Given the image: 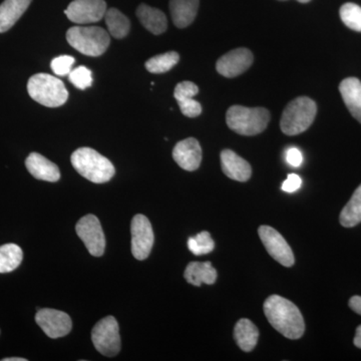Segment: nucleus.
<instances>
[{
    "label": "nucleus",
    "mask_w": 361,
    "mask_h": 361,
    "mask_svg": "<svg viewBox=\"0 0 361 361\" xmlns=\"http://www.w3.org/2000/svg\"><path fill=\"white\" fill-rule=\"evenodd\" d=\"M339 221L345 228L355 227L361 223V185L355 190L348 203L342 209Z\"/></svg>",
    "instance_id": "nucleus-24"
},
{
    "label": "nucleus",
    "mask_w": 361,
    "mask_h": 361,
    "mask_svg": "<svg viewBox=\"0 0 361 361\" xmlns=\"http://www.w3.org/2000/svg\"><path fill=\"white\" fill-rule=\"evenodd\" d=\"M27 92L33 101L47 108H59L68 99L65 84L49 73L32 75L28 80Z\"/></svg>",
    "instance_id": "nucleus-3"
},
{
    "label": "nucleus",
    "mask_w": 361,
    "mask_h": 361,
    "mask_svg": "<svg viewBox=\"0 0 361 361\" xmlns=\"http://www.w3.org/2000/svg\"><path fill=\"white\" fill-rule=\"evenodd\" d=\"M281 1H285V0H281ZM297 1L300 2V4H307V2L311 1V0H297Z\"/></svg>",
    "instance_id": "nucleus-38"
},
{
    "label": "nucleus",
    "mask_w": 361,
    "mask_h": 361,
    "mask_svg": "<svg viewBox=\"0 0 361 361\" xmlns=\"http://www.w3.org/2000/svg\"><path fill=\"white\" fill-rule=\"evenodd\" d=\"M287 163L292 167L297 168L302 164L303 156L301 152L297 148L288 149L286 153Z\"/></svg>",
    "instance_id": "nucleus-34"
},
{
    "label": "nucleus",
    "mask_w": 361,
    "mask_h": 361,
    "mask_svg": "<svg viewBox=\"0 0 361 361\" xmlns=\"http://www.w3.org/2000/svg\"><path fill=\"white\" fill-rule=\"evenodd\" d=\"M179 104L180 110L183 115L188 118H196L202 114V106L199 102L194 99H187V101L180 102Z\"/></svg>",
    "instance_id": "nucleus-32"
},
{
    "label": "nucleus",
    "mask_w": 361,
    "mask_h": 361,
    "mask_svg": "<svg viewBox=\"0 0 361 361\" xmlns=\"http://www.w3.org/2000/svg\"><path fill=\"white\" fill-rule=\"evenodd\" d=\"M301 185H302L301 178L298 175L290 174L282 184V190L287 193H294L297 190L300 189Z\"/></svg>",
    "instance_id": "nucleus-33"
},
{
    "label": "nucleus",
    "mask_w": 361,
    "mask_h": 361,
    "mask_svg": "<svg viewBox=\"0 0 361 361\" xmlns=\"http://www.w3.org/2000/svg\"><path fill=\"white\" fill-rule=\"evenodd\" d=\"M71 161L78 174L96 184L109 182L116 174L111 161L94 149H78L71 155Z\"/></svg>",
    "instance_id": "nucleus-2"
},
{
    "label": "nucleus",
    "mask_w": 361,
    "mask_h": 361,
    "mask_svg": "<svg viewBox=\"0 0 361 361\" xmlns=\"http://www.w3.org/2000/svg\"><path fill=\"white\" fill-rule=\"evenodd\" d=\"M199 0H170V11L173 23L178 28L191 25L198 13Z\"/></svg>",
    "instance_id": "nucleus-18"
},
{
    "label": "nucleus",
    "mask_w": 361,
    "mask_h": 361,
    "mask_svg": "<svg viewBox=\"0 0 361 361\" xmlns=\"http://www.w3.org/2000/svg\"><path fill=\"white\" fill-rule=\"evenodd\" d=\"M68 44L85 56H102L110 45L109 32L99 26H73L66 32Z\"/></svg>",
    "instance_id": "nucleus-4"
},
{
    "label": "nucleus",
    "mask_w": 361,
    "mask_h": 361,
    "mask_svg": "<svg viewBox=\"0 0 361 361\" xmlns=\"http://www.w3.org/2000/svg\"><path fill=\"white\" fill-rule=\"evenodd\" d=\"M104 18L111 37L121 39L129 35L130 28L129 18L125 14L121 13L118 9H106Z\"/></svg>",
    "instance_id": "nucleus-23"
},
{
    "label": "nucleus",
    "mask_w": 361,
    "mask_h": 361,
    "mask_svg": "<svg viewBox=\"0 0 361 361\" xmlns=\"http://www.w3.org/2000/svg\"><path fill=\"white\" fill-rule=\"evenodd\" d=\"M184 277L188 283L194 286L212 285L217 280V271L211 262H191L185 270Z\"/></svg>",
    "instance_id": "nucleus-21"
},
{
    "label": "nucleus",
    "mask_w": 361,
    "mask_h": 361,
    "mask_svg": "<svg viewBox=\"0 0 361 361\" xmlns=\"http://www.w3.org/2000/svg\"><path fill=\"white\" fill-rule=\"evenodd\" d=\"M228 127L242 135L261 134L267 128L270 113L264 108L232 106L226 115Z\"/></svg>",
    "instance_id": "nucleus-5"
},
{
    "label": "nucleus",
    "mask_w": 361,
    "mask_h": 361,
    "mask_svg": "<svg viewBox=\"0 0 361 361\" xmlns=\"http://www.w3.org/2000/svg\"><path fill=\"white\" fill-rule=\"evenodd\" d=\"M130 233L133 256L137 260H145L149 257L155 241L153 228L148 218L142 214L135 215L130 224Z\"/></svg>",
    "instance_id": "nucleus-9"
},
{
    "label": "nucleus",
    "mask_w": 361,
    "mask_h": 361,
    "mask_svg": "<svg viewBox=\"0 0 361 361\" xmlns=\"http://www.w3.org/2000/svg\"><path fill=\"white\" fill-rule=\"evenodd\" d=\"M188 248L194 255H205L214 250L215 242L213 241L210 233L204 231L199 233L196 236L190 237L188 240Z\"/></svg>",
    "instance_id": "nucleus-27"
},
{
    "label": "nucleus",
    "mask_w": 361,
    "mask_h": 361,
    "mask_svg": "<svg viewBox=\"0 0 361 361\" xmlns=\"http://www.w3.org/2000/svg\"><path fill=\"white\" fill-rule=\"evenodd\" d=\"M68 80L77 89L84 90L92 87V71L84 66H78L75 70H71L70 75H68Z\"/></svg>",
    "instance_id": "nucleus-29"
},
{
    "label": "nucleus",
    "mask_w": 361,
    "mask_h": 361,
    "mask_svg": "<svg viewBox=\"0 0 361 361\" xmlns=\"http://www.w3.org/2000/svg\"><path fill=\"white\" fill-rule=\"evenodd\" d=\"M264 313L270 324L282 336L289 339H298L303 336V316L288 299L279 295L268 297L264 302Z\"/></svg>",
    "instance_id": "nucleus-1"
},
{
    "label": "nucleus",
    "mask_w": 361,
    "mask_h": 361,
    "mask_svg": "<svg viewBox=\"0 0 361 361\" xmlns=\"http://www.w3.org/2000/svg\"><path fill=\"white\" fill-rule=\"evenodd\" d=\"M26 169L37 180L47 182H58L61 179V172L56 164L47 160L39 153H32L26 158Z\"/></svg>",
    "instance_id": "nucleus-16"
},
{
    "label": "nucleus",
    "mask_w": 361,
    "mask_h": 361,
    "mask_svg": "<svg viewBox=\"0 0 361 361\" xmlns=\"http://www.w3.org/2000/svg\"><path fill=\"white\" fill-rule=\"evenodd\" d=\"M73 63H75V59L73 56H61L52 59L51 68L56 75L66 77V75H70Z\"/></svg>",
    "instance_id": "nucleus-31"
},
{
    "label": "nucleus",
    "mask_w": 361,
    "mask_h": 361,
    "mask_svg": "<svg viewBox=\"0 0 361 361\" xmlns=\"http://www.w3.org/2000/svg\"><path fill=\"white\" fill-rule=\"evenodd\" d=\"M179 61L180 56L178 52L169 51L148 59L145 66L149 73H164L172 70Z\"/></svg>",
    "instance_id": "nucleus-26"
},
{
    "label": "nucleus",
    "mask_w": 361,
    "mask_h": 361,
    "mask_svg": "<svg viewBox=\"0 0 361 361\" xmlns=\"http://www.w3.org/2000/svg\"><path fill=\"white\" fill-rule=\"evenodd\" d=\"M35 322L47 336L54 339L68 336L73 329V322L68 313L51 308L37 311Z\"/></svg>",
    "instance_id": "nucleus-12"
},
{
    "label": "nucleus",
    "mask_w": 361,
    "mask_h": 361,
    "mask_svg": "<svg viewBox=\"0 0 361 361\" xmlns=\"http://www.w3.org/2000/svg\"><path fill=\"white\" fill-rule=\"evenodd\" d=\"M317 106L307 97H299L287 104L282 114L280 128L287 135H296L305 132L314 121Z\"/></svg>",
    "instance_id": "nucleus-6"
},
{
    "label": "nucleus",
    "mask_w": 361,
    "mask_h": 361,
    "mask_svg": "<svg viewBox=\"0 0 361 361\" xmlns=\"http://www.w3.org/2000/svg\"><path fill=\"white\" fill-rule=\"evenodd\" d=\"M173 158L176 163L185 171L193 172L200 167L202 149L200 144L194 137H188L176 145L173 151Z\"/></svg>",
    "instance_id": "nucleus-14"
},
{
    "label": "nucleus",
    "mask_w": 361,
    "mask_h": 361,
    "mask_svg": "<svg viewBox=\"0 0 361 361\" xmlns=\"http://www.w3.org/2000/svg\"><path fill=\"white\" fill-rule=\"evenodd\" d=\"M78 236L84 242L90 255H104L106 249V238L101 222L94 215H87L78 221L75 226Z\"/></svg>",
    "instance_id": "nucleus-8"
},
{
    "label": "nucleus",
    "mask_w": 361,
    "mask_h": 361,
    "mask_svg": "<svg viewBox=\"0 0 361 361\" xmlns=\"http://www.w3.org/2000/svg\"><path fill=\"white\" fill-rule=\"evenodd\" d=\"M2 361H26L25 358L23 357H7L4 358Z\"/></svg>",
    "instance_id": "nucleus-37"
},
{
    "label": "nucleus",
    "mask_w": 361,
    "mask_h": 361,
    "mask_svg": "<svg viewBox=\"0 0 361 361\" xmlns=\"http://www.w3.org/2000/svg\"><path fill=\"white\" fill-rule=\"evenodd\" d=\"M199 92L198 85L192 82H179L175 87L174 97L178 103L194 99Z\"/></svg>",
    "instance_id": "nucleus-30"
},
{
    "label": "nucleus",
    "mask_w": 361,
    "mask_h": 361,
    "mask_svg": "<svg viewBox=\"0 0 361 361\" xmlns=\"http://www.w3.org/2000/svg\"><path fill=\"white\" fill-rule=\"evenodd\" d=\"M221 166L223 173L230 179L246 182L251 178L250 164L231 149H224L221 153Z\"/></svg>",
    "instance_id": "nucleus-15"
},
{
    "label": "nucleus",
    "mask_w": 361,
    "mask_h": 361,
    "mask_svg": "<svg viewBox=\"0 0 361 361\" xmlns=\"http://www.w3.org/2000/svg\"><path fill=\"white\" fill-rule=\"evenodd\" d=\"M106 13L104 0H73L65 11L68 20L77 25L96 23L104 18Z\"/></svg>",
    "instance_id": "nucleus-11"
},
{
    "label": "nucleus",
    "mask_w": 361,
    "mask_h": 361,
    "mask_svg": "<svg viewBox=\"0 0 361 361\" xmlns=\"http://www.w3.org/2000/svg\"><path fill=\"white\" fill-rule=\"evenodd\" d=\"M137 16L144 27L153 35H161L167 30V16L160 9L142 4L137 7Z\"/></svg>",
    "instance_id": "nucleus-20"
},
{
    "label": "nucleus",
    "mask_w": 361,
    "mask_h": 361,
    "mask_svg": "<svg viewBox=\"0 0 361 361\" xmlns=\"http://www.w3.org/2000/svg\"><path fill=\"white\" fill-rule=\"evenodd\" d=\"M258 233L263 245L270 254L271 257L285 267L293 266L295 262L293 252L279 232L270 226H261Z\"/></svg>",
    "instance_id": "nucleus-10"
},
{
    "label": "nucleus",
    "mask_w": 361,
    "mask_h": 361,
    "mask_svg": "<svg viewBox=\"0 0 361 361\" xmlns=\"http://www.w3.org/2000/svg\"><path fill=\"white\" fill-rule=\"evenodd\" d=\"M252 52L245 47L233 49L221 56L216 63V70L225 78H236L247 70L253 63Z\"/></svg>",
    "instance_id": "nucleus-13"
},
{
    "label": "nucleus",
    "mask_w": 361,
    "mask_h": 361,
    "mask_svg": "<svg viewBox=\"0 0 361 361\" xmlns=\"http://www.w3.org/2000/svg\"><path fill=\"white\" fill-rule=\"evenodd\" d=\"M355 345L356 348L361 349V325L356 329V334L355 337Z\"/></svg>",
    "instance_id": "nucleus-36"
},
{
    "label": "nucleus",
    "mask_w": 361,
    "mask_h": 361,
    "mask_svg": "<svg viewBox=\"0 0 361 361\" xmlns=\"http://www.w3.org/2000/svg\"><path fill=\"white\" fill-rule=\"evenodd\" d=\"M23 252L16 244L9 243L0 246V273L16 270L23 262Z\"/></svg>",
    "instance_id": "nucleus-25"
},
{
    "label": "nucleus",
    "mask_w": 361,
    "mask_h": 361,
    "mask_svg": "<svg viewBox=\"0 0 361 361\" xmlns=\"http://www.w3.org/2000/svg\"><path fill=\"white\" fill-rule=\"evenodd\" d=\"M30 4L32 0H4L0 4V33L11 30Z\"/></svg>",
    "instance_id": "nucleus-19"
},
{
    "label": "nucleus",
    "mask_w": 361,
    "mask_h": 361,
    "mask_svg": "<svg viewBox=\"0 0 361 361\" xmlns=\"http://www.w3.org/2000/svg\"><path fill=\"white\" fill-rule=\"evenodd\" d=\"M339 14L344 25L350 30L361 32V7L360 6L348 2L341 6Z\"/></svg>",
    "instance_id": "nucleus-28"
},
{
    "label": "nucleus",
    "mask_w": 361,
    "mask_h": 361,
    "mask_svg": "<svg viewBox=\"0 0 361 361\" xmlns=\"http://www.w3.org/2000/svg\"><path fill=\"white\" fill-rule=\"evenodd\" d=\"M349 307L357 314L361 315V296L351 297L349 300Z\"/></svg>",
    "instance_id": "nucleus-35"
},
{
    "label": "nucleus",
    "mask_w": 361,
    "mask_h": 361,
    "mask_svg": "<svg viewBox=\"0 0 361 361\" xmlns=\"http://www.w3.org/2000/svg\"><path fill=\"white\" fill-rule=\"evenodd\" d=\"M92 341L99 353L113 357L121 350L120 327L114 316H106L94 325Z\"/></svg>",
    "instance_id": "nucleus-7"
},
{
    "label": "nucleus",
    "mask_w": 361,
    "mask_h": 361,
    "mask_svg": "<svg viewBox=\"0 0 361 361\" xmlns=\"http://www.w3.org/2000/svg\"><path fill=\"white\" fill-rule=\"evenodd\" d=\"M344 104L353 118L361 123V82L356 78H348L339 85Z\"/></svg>",
    "instance_id": "nucleus-17"
},
{
    "label": "nucleus",
    "mask_w": 361,
    "mask_h": 361,
    "mask_svg": "<svg viewBox=\"0 0 361 361\" xmlns=\"http://www.w3.org/2000/svg\"><path fill=\"white\" fill-rule=\"evenodd\" d=\"M234 337L242 350L250 353L257 345L258 329L251 320L242 318L235 325Z\"/></svg>",
    "instance_id": "nucleus-22"
}]
</instances>
